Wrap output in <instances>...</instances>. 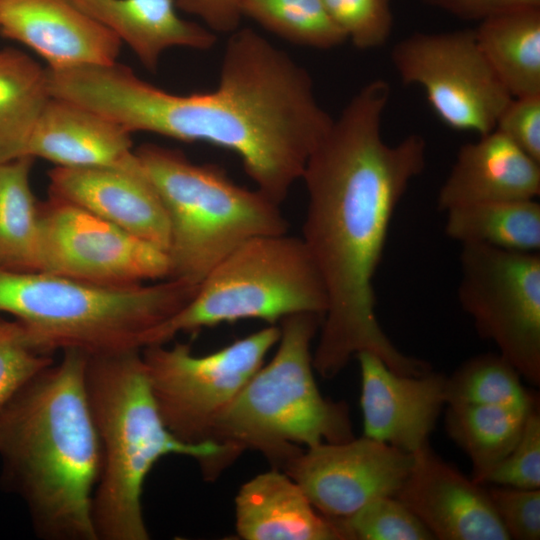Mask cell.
I'll return each instance as SVG.
<instances>
[{
  "instance_id": "cell-1",
  "label": "cell",
  "mask_w": 540,
  "mask_h": 540,
  "mask_svg": "<svg viewBox=\"0 0 540 540\" xmlns=\"http://www.w3.org/2000/svg\"><path fill=\"white\" fill-rule=\"evenodd\" d=\"M390 95L383 79L362 86L333 119L301 176L307 191L301 239L327 297L313 353V367L323 378L335 377L360 352L378 356L402 375H421L431 367L400 351L376 314L373 280L389 227L427 160L421 135L394 145L383 140Z\"/></svg>"
},
{
  "instance_id": "cell-2",
  "label": "cell",
  "mask_w": 540,
  "mask_h": 540,
  "mask_svg": "<svg viewBox=\"0 0 540 540\" xmlns=\"http://www.w3.org/2000/svg\"><path fill=\"white\" fill-rule=\"evenodd\" d=\"M69 96L130 133L233 151L256 189L279 205L333 121L308 70L248 27L229 34L212 91L174 94L115 62L79 68Z\"/></svg>"
},
{
  "instance_id": "cell-3",
  "label": "cell",
  "mask_w": 540,
  "mask_h": 540,
  "mask_svg": "<svg viewBox=\"0 0 540 540\" xmlns=\"http://www.w3.org/2000/svg\"><path fill=\"white\" fill-rule=\"evenodd\" d=\"M88 357L63 351L0 411L2 481L44 540H97L92 500L102 453L86 390Z\"/></svg>"
},
{
  "instance_id": "cell-4",
  "label": "cell",
  "mask_w": 540,
  "mask_h": 540,
  "mask_svg": "<svg viewBox=\"0 0 540 540\" xmlns=\"http://www.w3.org/2000/svg\"><path fill=\"white\" fill-rule=\"evenodd\" d=\"M86 390L102 453L92 500L97 540H148L142 509L147 475L162 457L198 461L206 479L232 463L223 444L186 443L164 424L154 400L141 350L89 356Z\"/></svg>"
},
{
  "instance_id": "cell-5",
  "label": "cell",
  "mask_w": 540,
  "mask_h": 540,
  "mask_svg": "<svg viewBox=\"0 0 540 540\" xmlns=\"http://www.w3.org/2000/svg\"><path fill=\"white\" fill-rule=\"evenodd\" d=\"M198 287L177 278L111 287L0 267V311L11 314L43 353L99 356L142 350L149 333L182 309Z\"/></svg>"
},
{
  "instance_id": "cell-6",
  "label": "cell",
  "mask_w": 540,
  "mask_h": 540,
  "mask_svg": "<svg viewBox=\"0 0 540 540\" xmlns=\"http://www.w3.org/2000/svg\"><path fill=\"white\" fill-rule=\"evenodd\" d=\"M322 322L314 313L282 319L278 349L217 420L211 441L235 460L243 451L262 453L283 469L302 450L354 438L348 407L325 399L314 379L311 342Z\"/></svg>"
},
{
  "instance_id": "cell-7",
  "label": "cell",
  "mask_w": 540,
  "mask_h": 540,
  "mask_svg": "<svg viewBox=\"0 0 540 540\" xmlns=\"http://www.w3.org/2000/svg\"><path fill=\"white\" fill-rule=\"evenodd\" d=\"M169 222V278L200 284L246 241L286 234L279 204L258 189L232 181L215 164H197L182 152L156 144L135 150Z\"/></svg>"
},
{
  "instance_id": "cell-8",
  "label": "cell",
  "mask_w": 540,
  "mask_h": 540,
  "mask_svg": "<svg viewBox=\"0 0 540 540\" xmlns=\"http://www.w3.org/2000/svg\"><path fill=\"white\" fill-rule=\"evenodd\" d=\"M327 297L301 237L252 238L219 262L194 297L148 335L147 346L176 334L241 319L274 322L298 313L324 316Z\"/></svg>"
},
{
  "instance_id": "cell-9",
  "label": "cell",
  "mask_w": 540,
  "mask_h": 540,
  "mask_svg": "<svg viewBox=\"0 0 540 540\" xmlns=\"http://www.w3.org/2000/svg\"><path fill=\"white\" fill-rule=\"evenodd\" d=\"M280 327L254 332L205 356L186 343L150 345L141 350L161 418L179 440L211 441L214 426L278 342Z\"/></svg>"
},
{
  "instance_id": "cell-10",
  "label": "cell",
  "mask_w": 540,
  "mask_h": 540,
  "mask_svg": "<svg viewBox=\"0 0 540 540\" xmlns=\"http://www.w3.org/2000/svg\"><path fill=\"white\" fill-rule=\"evenodd\" d=\"M458 301L479 336L534 386L540 384V254L461 245Z\"/></svg>"
},
{
  "instance_id": "cell-11",
  "label": "cell",
  "mask_w": 540,
  "mask_h": 540,
  "mask_svg": "<svg viewBox=\"0 0 540 540\" xmlns=\"http://www.w3.org/2000/svg\"><path fill=\"white\" fill-rule=\"evenodd\" d=\"M391 62L402 83L422 87L437 117L457 131L491 132L512 99L472 29L416 32L393 46Z\"/></svg>"
},
{
  "instance_id": "cell-12",
  "label": "cell",
  "mask_w": 540,
  "mask_h": 540,
  "mask_svg": "<svg viewBox=\"0 0 540 540\" xmlns=\"http://www.w3.org/2000/svg\"><path fill=\"white\" fill-rule=\"evenodd\" d=\"M39 271L102 286L170 277L166 250L70 202L39 206Z\"/></svg>"
},
{
  "instance_id": "cell-13",
  "label": "cell",
  "mask_w": 540,
  "mask_h": 540,
  "mask_svg": "<svg viewBox=\"0 0 540 540\" xmlns=\"http://www.w3.org/2000/svg\"><path fill=\"white\" fill-rule=\"evenodd\" d=\"M412 463L413 454L363 436L307 448L282 470L319 513L341 519L373 499L395 496Z\"/></svg>"
},
{
  "instance_id": "cell-14",
  "label": "cell",
  "mask_w": 540,
  "mask_h": 540,
  "mask_svg": "<svg viewBox=\"0 0 540 540\" xmlns=\"http://www.w3.org/2000/svg\"><path fill=\"white\" fill-rule=\"evenodd\" d=\"M395 497L434 539L510 540L486 485L444 461L429 444L413 453L411 469Z\"/></svg>"
},
{
  "instance_id": "cell-15",
  "label": "cell",
  "mask_w": 540,
  "mask_h": 540,
  "mask_svg": "<svg viewBox=\"0 0 540 540\" xmlns=\"http://www.w3.org/2000/svg\"><path fill=\"white\" fill-rule=\"evenodd\" d=\"M361 374L363 436L413 454L428 444L446 404V377L432 370L402 375L370 352L356 355Z\"/></svg>"
},
{
  "instance_id": "cell-16",
  "label": "cell",
  "mask_w": 540,
  "mask_h": 540,
  "mask_svg": "<svg viewBox=\"0 0 540 540\" xmlns=\"http://www.w3.org/2000/svg\"><path fill=\"white\" fill-rule=\"evenodd\" d=\"M48 176L50 196L168 250L170 229L166 211L139 160L126 168L56 166Z\"/></svg>"
},
{
  "instance_id": "cell-17",
  "label": "cell",
  "mask_w": 540,
  "mask_h": 540,
  "mask_svg": "<svg viewBox=\"0 0 540 540\" xmlns=\"http://www.w3.org/2000/svg\"><path fill=\"white\" fill-rule=\"evenodd\" d=\"M0 34L30 47L52 69L113 64L122 43L69 0H0Z\"/></svg>"
},
{
  "instance_id": "cell-18",
  "label": "cell",
  "mask_w": 540,
  "mask_h": 540,
  "mask_svg": "<svg viewBox=\"0 0 540 540\" xmlns=\"http://www.w3.org/2000/svg\"><path fill=\"white\" fill-rule=\"evenodd\" d=\"M540 195V162L494 129L462 145L437 195L447 212L466 205L531 200Z\"/></svg>"
},
{
  "instance_id": "cell-19",
  "label": "cell",
  "mask_w": 540,
  "mask_h": 540,
  "mask_svg": "<svg viewBox=\"0 0 540 540\" xmlns=\"http://www.w3.org/2000/svg\"><path fill=\"white\" fill-rule=\"evenodd\" d=\"M26 156L67 168L119 167L138 162L131 133L79 104L51 97L31 134Z\"/></svg>"
},
{
  "instance_id": "cell-20",
  "label": "cell",
  "mask_w": 540,
  "mask_h": 540,
  "mask_svg": "<svg viewBox=\"0 0 540 540\" xmlns=\"http://www.w3.org/2000/svg\"><path fill=\"white\" fill-rule=\"evenodd\" d=\"M125 42L150 71L172 47L209 50L215 32L180 17L175 0H69Z\"/></svg>"
},
{
  "instance_id": "cell-21",
  "label": "cell",
  "mask_w": 540,
  "mask_h": 540,
  "mask_svg": "<svg viewBox=\"0 0 540 540\" xmlns=\"http://www.w3.org/2000/svg\"><path fill=\"white\" fill-rule=\"evenodd\" d=\"M236 531L245 540H341L299 485L277 468L261 473L235 498Z\"/></svg>"
},
{
  "instance_id": "cell-22",
  "label": "cell",
  "mask_w": 540,
  "mask_h": 540,
  "mask_svg": "<svg viewBox=\"0 0 540 540\" xmlns=\"http://www.w3.org/2000/svg\"><path fill=\"white\" fill-rule=\"evenodd\" d=\"M473 30L482 54L512 97L540 94V6L490 16Z\"/></svg>"
},
{
  "instance_id": "cell-23",
  "label": "cell",
  "mask_w": 540,
  "mask_h": 540,
  "mask_svg": "<svg viewBox=\"0 0 540 540\" xmlns=\"http://www.w3.org/2000/svg\"><path fill=\"white\" fill-rule=\"evenodd\" d=\"M50 98L46 68L16 49L0 52V163L26 156Z\"/></svg>"
},
{
  "instance_id": "cell-24",
  "label": "cell",
  "mask_w": 540,
  "mask_h": 540,
  "mask_svg": "<svg viewBox=\"0 0 540 540\" xmlns=\"http://www.w3.org/2000/svg\"><path fill=\"white\" fill-rule=\"evenodd\" d=\"M445 214L444 232L460 245L539 252L540 204L536 199L478 203Z\"/></svg>"
},
{
  "instance_id": "cell-25",
  "label": "cell",
  "mask_w": 540,
  "mask_h": 540,
  "mask_svg": "<svg viewBox=\"0 0 540 540\" xmlns=\"http://www.w3.org/2000/svg\"><path fill=\"white\" fill-rule=\"evenodd\" d=\"M447 406L446 432L469 458L472 479L484 484L518 442L531 410L488 405Z\"/></svg>"
},
{
  "instance_id": "cell-26",
  "label": "cell",
  "mask_w": 540,
  "mask_h": 540,
  "mask_svg": "<svg viewBox=\"0 0 540 540\" xmlns=\"http://www.w3.org/2000/svg\"><path fill=\"white\" fill-rule=\"evenodd\" d=\"M33 158L0 163V267L39 271V206L30 186Z\"/></svg>"
},
{
  "instance_id": "cell-27",
  "label": "cell",
  "mask_w": 540,
  "mask_h": 540,
  "mask_svg": "<svg viewBox=\"0 0 540 540\" xmlns=\"http://www.w3.org/2000/svg\"><path fill=\"white\" fill-rule=\"evenodd\" d=\"M521 379L499 353L476 355L446 377V405L502 406L528 412L538 406V399Z\"/></svg>"
},
{
  "instance_id": "cell-28",
  "label": "cell",
  "mask_w": 540,
  "mask_h": 540,
  "mask_svg": "<svg viewBox=\"0 0 540 540\" xmlns=\"http://www.w3.org/2000/svg\"><path fill=\"white\" fill-rule=\"evenodd\" d=\"M239 4L242 16L295 45L326 50L347 40L322 0H239Z\"/></svg>"
},
{
  "instance_id": "cell-29",
  "label": "cell",
  "mask_w": 540,
  "mask_h": 540,
  "mask_svg": "<svg viewBox=\"0 0 540 540\" xmlns=\"http://www.w3.org/2000/svg\"><path fill=\"white\" fill-rule=\"evenodd\" d=\"M330 520L341 540L434 539L417 516L395 496L373 499L348 517Z\"/></svg>"
},
{
  "instance_id": "cell-30",
  "label": "cell",
  "mask_w": 540,
  "mask_h": 540,
  "mask_svg": "<svg viewBox=\"0 0 540 540\" xmlns=\"http://www.w3.org/2000/svg\"><path fill=\"white\" fill-rule=\"evenodd\" d=\"M347 40L361 50L386 44L393 29L391 0H322Z\"/></svg>"
},
{
  "instance_id": "cell-31",
  "label": "cell",
  "mask_w": 540,
  "mask_h": 540,
  "mask_svg": "<svg viewBox=\"0 0 540 540\" xmlns=\"http://www.w3.org/2000/svg\"><path fill=\"white\" fill-rule=\"evenodd\" d=\"M53 363L50 354L34 347L17 320L0 319V411L28 380Z\"/></svg>"
},
{
  "instance_id": "cell-32",
  "label": "cell",
  "mask_w": 540,
  "mask_h": 540,
  "mask_svg": "<svg viewBox=\"0 0 540 540\" xmlns=\"http://www.w3.org/2000/svg\"><path fill=\"white\" fill-rule=\"evenodd\" d=\"M540 489V414L533 408L522 434L509 454L485 479L484 485Z\"/></svg>"
},
{
  "instance_id": "cell-33",
  "label": "cell",
  "mask_w": 540,
  "mask_h": 540,
  "mask_svg": "<svg viewBox=\"0 0 540 540\" xmlns=\"http://www.w3.org/2000/svg\"><path fill=\"white\" fill-rule=\"evenodd\" d=\"M486 488L510 539H540V489L500 485Z\"/></svg>"
},
{
  "instance_id": "cell-34",
  "label": "cell",
  "mask_w": 540,
  "mask_h": 540,
  "mask_svg": "<svg viewBox=\"0 0 540 540\" xmlns=\"http://www.w3.org/2000/svg\"><path fill=\"white\" fill-rule=\"evenodd\" d=\"M495 129L540 162V94L512 97Z\"/></svg>"
},
{
  "instance_id": "cell-35",
  "label": "cell",
  "mask_w": 540,
  "mask_h": 540,
  "mask_svg": "<svg viewBox=\"0 0 540 540\" xmlns=\"http://www.w3.org/2000/svg\"><path fill=\"white\" fill-rule=\"evenodd\" d=\"M179 9L200 19L215 33L230 34L240 27L239 0H175Z\"/></svg>"
},
{
  "instance_id": "cell-36",
  "label": "cell",
  "mask_w": 540,
  "mask_h": 540,
  "mask_svg": "<svg viewBox=\"0 0 540 540\" xmlns=\"http://www.w3.org/2000/svg\"><path fill=\"white\" fill-rule=\"evenodd\" d=\"M424 2L460 19L479 22L509 10L540 6V0H424Z\"/></svg>"
}]
</instances>
